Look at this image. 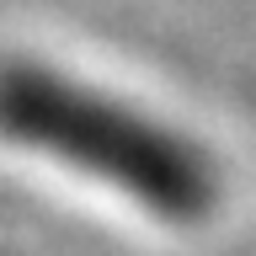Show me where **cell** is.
Masks as SVG:
<instances>
[{
	"label": "cell",
	"mask_w": 256,
	"mask_h": 256,
	"mask_svg": "<svg viewBox=\"0 0 256 256\" xmlns=\"http://www.w3.org/2000/svg\"><path fill=\"white\" fill-rule=\"evenodd\" d=\"M0 134L118 182L166 219H192L214 198L208 166L192 144L38 64L0 70Z\"/></svg>",
	"instance_id": "1"
}]
</instances>
